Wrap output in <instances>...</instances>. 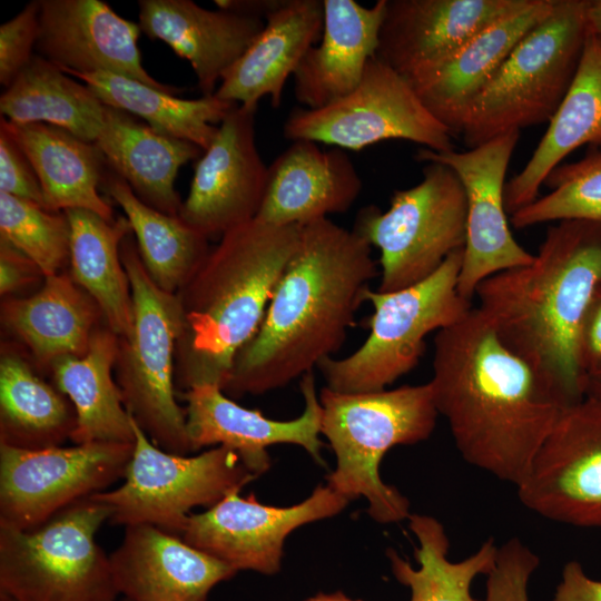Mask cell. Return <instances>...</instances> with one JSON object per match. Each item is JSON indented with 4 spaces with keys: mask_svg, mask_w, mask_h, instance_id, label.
<instances>
[{
    "mask_svg": "<svg viewBox=\"0 0 601 601\" xmlns=\"http://www.w3.org/2000/svg\"><path fill=\"white\" fill-rule=\"evenodd\" d=\"M428 383L461 456L515 486L568 406L474 306L435 334Z\"/></svg>",
    "mask_w": 601,
    "mask_h": 601,
    "instance_id": "6da1fadb",
    "label": "cell"
},
{
    "mask_svg": "<svg viewBox=\"0 0 601 601\" xmlns=\"http://www.w3.org/2000/svg\"><path fill=\"white\" fill-rule=\"evenodd\" d=\"M377 275L372 246L353 229L328 218L302 225L264 319L223 391L231 397L274 391L333 357Z\"/></svg>",
    "mask_w": 601,
    "mask_h": 601,
    "instance_id": "7a4b0ae2",
    "label": "cell"
},
{
    "mask_svg": "<svg viewBox=\"0 0 601 601\" xmlns=\"http://www.w3.org/2000/svg\"><path fill=\"white\" fill-rule=\"evenodd\" d=\"M600 287L601 224L561 220L546 230L530 264L477 286L476 307L570 405L584 397L581 329Z\"/></svg>",
    "mask_w": 601,
    "mask_h": 601,
    "instance_id": "3957f363",
    "label": "cell"
},
{
    "mask_svg": "<svg viewBox=\"0 0 601 601\" xmlns=\"http://www.w3.org/2000/svg\"><path fill=\"white\" fill-rule=\"evenodd\" d=\"M300 226L257 218L227 233L177 293L184 329L176 346L175 385L224 388L240 349L258 331L275 287L294 255Z\"/></svg>",
    "mask_w": 601,
    "mask_h": 601,
    "instance_id": "277c9868",
    "label": "cell"
},
{
    "mask_svg": "<svg viewBox=\"0 0 601 601\" xmlns=\"http://www.w3.org/2000/svg\"><path fill=\"white\" fill-rule=\"evenodd\" d=\"M319 402L321 434L336 457L327 485L348 501L365 497L370 516L378 523L408 519L407 497L383 482L380 464L393 446L416 444L433 433L439 413L430 383L364 393L325 386Z\"/></svg>",
    "mask_w": 601,
    "mask_h": 601,
    "instance_id": "5b68a950",
    "label": "cell"
},
{
    "mask_svg": "<svg viewBox=\"0 0 601 601\" xmlns=\"http://www.w3.org/2000/svg\"><path fill=\"white\" fill-rule=\"evenodd\" d=\"M587 4L554 0L551 13L519 41L463 119L460 138L466 147L551 120L580 65Z\"/></svg>",
    "mask_w": 601,
    "mask_h": 601,
    "instance_id": "8992f818",
    "label": "cell"
},
{
    "mask_svg": "<svg viewBox=\"0 0 601 601\" xmlns=\"http://www.w3.org/2000/svg\"><path fill=\"white\" fill-rule=\"evenodd\" d=\"M120 258L132 296V328L119 337L115 364L126 410L158 447L174 454L191 452L186 410L176 401L175 355L184 329L177 294L159 288L148 275L132 237L120 244Z\"/></svg>",
    "mask_w": 601,
    "mask_h": 601,
    "instance_id": "52a82bcc",
    "label": "cell"
},
{
    "mask_svg": "<svg viewBox=\"0 0 601 601\" xmlns=\"http://www.w3.org/2000/svg\"><path fill=\"white\" fill-rule=\"evenodd\" d=\"M463 248L430 277L394 292H366L373 306L370 334L352 354L319 363L326 387L341 393L386 390L410 373L425 349V337L460 322L473 307L457 290Z\"/></svg>",
    "mask_w": 601,
    "mask_h": 601,
    "instance_id": "ba28073f",
    "label": "cell"
},
{
    "mask_svg": "<svg viewBox=\"0 0 601 601\" xmlns=\"http://www.w3.org/2000/svg\"><path fill=\"white\" fill-rule=\"evenodd\" d=\"M111 514L89 496L30 530L0 525V589L17 601H117L109 555L96 541Z\"/></svg>",
    "mask_w": 601,
    "mask_h": 601,
    "instance_id": "9c48e42d",
    "label": "cell"
},
{
    "mask_svg": "<svg viewBox=\"0 0 601 601\" xmlns=\"http://www.w3.org/2000/svg\"><path fill=\"white\" fill-rule=\"evenodd\" d=\"M353 230L380 250L377 290L394 292L430 277L455 250L464 248L466 197L457 175L426 162L414 187L395 190L390 207L362 208Z\"/></svg>",
    "mask_w": 601,
    "mask_h": 601,
    "instance_id": "30bf717a",
    "label": "cell"
},
{
    "mask_svg": "<svg viewBox=\"0 0 601 601\" xmlns=\"http://www.w3.org/2000/svg\"><path fill=\"white\" fill-rule=\"evenodd\" d=\"M132 425L135 446L125 482L91 495L111 509L114 524H148L181 536L193 508L209 509L257 477L227 446L194 456L174 454L155 445L134 417Z\"/></svg>",
    "mask_w": 601,
    "mask_h": 601,
    "instance_id": "8fae6325",
    "label": "cell"
},
{
    "mask_svg": "<svg viewBox=\"0 0 601 601\" xmlns=\"http://www.w3.org/2000/svg\"><path fill=\"white\" fill-rule=\"evenodd\" d=\"M283 135L292 141L311 140L344 150L391 139L439 152L454 149L449 129L424 107L408 81L376 57L345 97L317 109L290 110Z\"/></svg>",
    "mask_w": 601,
    "mask_h": 601,
    "instance_id": "7c38bea8",
    "label": "cell"
},
{
    "mask_svg": "<svg viewBox=\"0 0 601 601\" xmlns=\"http://www.w3.org/2000/svg\"><path fill=\"white\" fill-rule=\"evenodd\" d=\"M135 443L26 450L0 444V525L33 529L124 477Z\"/></svg>",
    "mask_w": 601,
    "mask_h": 601,
    "instance_id": "4fadbf2b",
    "label": "cell"
},
{
    "mask_svg": "<svg viewBox=\"0 0 601 601\" xmlns=\"http://www.w3.org/2000/svg\"><path fill=\"white\" fill-rule=\"evenodd\" d=\"M518 489L532 512L568 525L601 528V403L565 406Z\"/></svg>",
    "mask_w": 601,
    "mask_h": 601,
    "instance_id": "5bb4252c",
    "label": "cell"
},
{
    "mask_svg": "<svg viewBox=\"0 0 601 601\" xmlns=\"http://www.w3.org/2000/svg\"><path fill=\"white\" fill-rule=\"evenodd\" d=\"M519 137L520 131H510L466 151L420 148L415 154L418 161L450 167L464 187L466 237L457 290L471 302L483 280L534 259L515 240L504 204L505 175Z\"/></svg>",
    "mask_w": 601,
    "mask_h": 601,
    "instance_id": "9a60e30c",
    "label": "cell"
},
{
    "mask_svg": "<svg viewBox=\"0 0 601 601\" xmlns=\"http://www.w3.org/2000/svg\"><path fill=\"white\" fill-rule=\"evenodd\" d=\"M234 490L201 513L190 514L184 541L236 571L263 574L279 571L284 542L295 529L338 514L348 500L328 485L317 486L303 502L277 508L262 504L254 493Z\"/></svg>",
    "mask_w": 601,
    "mask_h": 601,
    "instance_id": "2e32d148",
    "label": "cell"
},
{
    "mask_svg": "<svg viewBox=\"0 0 601 601\" xmlns=\"http://www.w3.org/2000/svg\"><path fill=\"white\" fill-rule=\"evenodd\" d=\"M256 111L257 106L236 105L195 164L178 215L207 238L255 219L262 207L268 166L256 145Z\"/></svg>",
    "mask_w": 601,
    "mask_h": 601,
    "instance_id": "e0dca14e",
    "label": "cell"
},
{
    "mask_svg": "<svg viewBox=\"0 0 601 601\" xmlns=\"http://www.w3.org/2000/svg\"><path fill=\"white\" fill-rule=\"evenodd\" d=\"M37 55L65 72H110L168 93L180 88L156 80L141 63L138 23L101 0H39Z\"/></svg>",
    "mask_w": 601,
    "mask_h": 601,
    "instance_id": "ac0fdd59",
    "label": "cell"
},
{
    "mask_svg": "<svg viewBox=\"0 0 601 601\" xmlns=\"http://www.w3.org/2000/svg\"><path fill=\"white\" fill-rule=\"evenodd\" d=\"M300 391L304 411L289 421L272 420L257 410L246 408L217 385H199L184 392L191 452L209 445L227 446L257 476L268 470L267 447L275 444L299 445L322 464V405L313 371L300 377Z\"/></svg>",
    "mask_w": 601,
    "mask_h": 601,
    "instance_id": "d6986e66",
    "label": "cell"
},
{
    "mask_svg": "<svg viewBox=\"0 0 601 601\" xmlns=\"http://www.w3.org/2000/svg\"><path fill=\"white\" fill-rule=\"evenodd\" d=\"M554 0L528 4L493 22L447 58L403 76L424 107L460 138L463 119L519 41L552 11Z\"/></svg>",
    "mask_w": 601,
    "mask_h": 601,
    "instance_id": "ffe728a7",
    "label": "cell"
},
{
    "mask_svg": "<svg viewBox=\"0 0 601 601\" xmlns=\"http://www.w3.org/2000/svg\"><path fill=\"white\" fill-rule=\"evenodd\" d=\"M529 0H386L375 57L405 76L436 63Z\"/></svg>",
    "mask_w": 601,
    "mask_h": 601,
    "instance_id": "44dd1931",
    "label": "cell"
},
{
    "mask_svg": "<svg viewBox=\"0 0 601 601\" xmlns=\"http://www.w3.org/2000/svg\"><path fill=\"white\" fill-rule=\"evenodd\" d=\"M124 601H206L211 589L236 570L157 526H126L109 555Z\"/></svg>",
    "mask_w": 601,
    "mask_h": 601,
    "instance_id": "7402d4cb",
    "label": "cell"
},
{
    "mask_svg": "<svg viewBox=\"0 0 601 601\" xmlns=\"http://www.w3.org/2000/svg\"><path fill=\"white\" fill-rule=\"evenodd\" d=\"M141 32L167 43L186 59L203 96L217 83L265 28L263 18L231 10H208L191 0H139Z\"/></svg>",
    "mask_w": 601,
    "mask_h": 601,
    "instance_id": "603a6c76",
    "label": "cell"
},
{
    "mask_svg": "<svg viewBox=\"0 0 601 601\" xmlns=\"http://www.w3.org/2000/svg\"><path fill=\"white\" fill-rule=\"evenodd\" d=\"M363 188L344 149L295 140L268 166L257 219L277 226L305 225L347 211Z\"/></svg>",
    "mask_w": 601,
    "mask_h": 601,
    "instance_id": "cb8c5ba5",
    "label": "cell"
},
{
    "mask_svg": "<svg viewBox=\"0 0 601 601\" xmlns=\"http://www.w3.org/2000/svg\"><path fill=\"white\" fill-rule=\"evenodd\" d=\"M386 0L364 7L355 0H323L322 37L294 72V95L308 109L333 104L359 83L376 55Z\"/></svg>",
    "mask_w": 601,
    "mask_h": 601,
    "instance_id": "d4e9b609",
    "label": "cell"
},
{
    "mask_svg": "<svg viewBox=\"0 0 601 601\" xmlns=\"http://www.w3.org/2000/svg\"><path fill=\"white\" fill-rule=\"evenodd\" d=\"M265 21L263 31L223 77L217 98L258 106L269 97L277 108L288 77L322 37L323 0H286Z\"/></svg>",
    "mask_w": 601,
    "mask_h": 601,
    "instance_id": "484cf974",
    "label": "cell"
},
{
    "mask_svg": "<svg viewBox=\"0 0 601 601\" xmlns=\"http://www.w3.org/2000/svg\"><path fill=\"white\" fill-rule=\"evenodd\" d=\"M95 144L141 201L168 215L179 214L183 201L175 189L178 170L198 158L201 148L107 105Z\"/></svg>",
    "mask_w": 601,
    "mask_h": 601,
    "instance_id": "4316f807",
    "label": "cell"
},
{
    "mask_svg": "<svg viewBox=\"0 0 601 601\" xmlns=\"http://www.w3.org/2000/svg\"><path fill=\"white\" fill-rule=\"evenodd\" d=\"M584 145L601 148V45L589 29L568 92L526 165L505 184L506 213L533 203L550 173Z\"/></svg>",
    "mask_w": 601,
    "mask_h": 601,
    "instance_id": "83f0119b",
    "label": "cell"
},
{
    "mask_svg": "<svg viewBox=\"0 0 601 601\" xmlns=\"http://www.w3.org/2000/svg\"><path fill=\"white\" fill-rule=\"evenodd\" d=\"M1 317L39 366L51 368L62 357L88 352L102 314L71 275L58 273L45 277L43 286L32 296L3 302Z\"/></svg>",
    "mask_w": 601,
    "mask_h": 601,
    "instance_id": "f1b7e54d",
    "label": "cell"
},
{
    "mask_svg": "<svg viewBox=\"0 0 601 601\" xmlns=\"http://www.w3.org/2000/svg\"><path fill=\"white\" fill-rule=\"evenodd\" d=\"M0 128L29 158L48 210L87 209L115 220L110 205L99 195L107 161L95 142L47 124H16L1 118Z\"/></svg>",
    "mask_w": 601,
    "mask_h": 601,
    "instance_id": "f546056e",
    "label": "cell"
},
{
    "mask_svg": "<svg viewBox=\"0 0 601 601\" xmlns=\"http://www.w3.org/2000/svg\"><path fill=\"white\" fill-rule=\"evenodd\" d=\"M118 348L119 337L108 327L99 328L85 355L66 356L51 366L56 387L76 411L70 437L75 444L135 443L132 416L111 374Z\"/></svg>",
    "mask_w": 601,
    "mask_h": 601,
    "instance_id": "4dcf8cb0",
    "label": "cell"
},
{
    "mask_svg": "<svg viewBox=\"0 0 601 601\" xmlns=\"http://www.w3.org/2000/svg\"><path fill=\"white\" fill-rule=\"evenodd\" d=\"M70 225L72 279L99 306L107 327L118 337L132 328V296L120 258V244L131 231L126 217L108 221L87 209L63 211Z\"/></svg>",
    "mask_w": 601,
    "mask_h": 601,
    "instance_id": "1f68e13d",
    "label": "cell"
},
{
    "mask_svg": "<svg viewBox=\"0 0 601 601\" xmlns=\"http://www.w3.org/2000/svg\"><path fill=\"white\" fill-rule=\"evenodd\" d=\"M100 188L122 208L150 278L162 290L177 294L208 256L209 238L179 215L161 213L141 201L108 164Z\"/></svg>",
    "mask_w": 601,
    "mask_h": 601,
    "instance_id": "d6a6232c",
    "label": "cell"
},
{
    "mask_svg": "<svg viewBox=\"0 0 601 601\" xmlns=\"http://www.w3.org/2000/svg\"><path fill=\"white\" fill-rule=\"evenodd\" d=\"M105 104L86 83L35 55L0 97L2 118L16 124H47L95 142Z\"/></svg>",
    "mask_w": 601,
    "mask_h": 601,
    "instance_id": "836d02e7",
    "label": "cell"
},
{
    "mask_svg": "<svg viewBox=\"0 0 601 601\" xmlns=\"http://www.w3.org/2000/svg\"><path fill=\"white\" fill-rule=\"evenodd\" d=\"M80 79L107 106L145 120L154 129L206 150L226 115L236 106L213 96L184 99L110 72H66Z\"/></svg>",
    "mask_w": 601,
    "mask_h": 601,
    "instance_id": "e575fe53",
    "label": "cell"
},
{
    "mask_svg": "<svg viewBox=\"0 0 601 601\" xmlns=\"http://www.w3.org/2000/svg\"><path fill=\"white\" fill-rule=\"evenodd\" d=\"M77 423L71 402L19 355L0 363V444L26 450L60 446Z\"/></svg>",
    "mask_w": 601,
    "mask_h": 601,
    "instance_id": "d590c367",
    "label": "cell"
},
{
    "mask_svg": "<svg viewBox=\"0 0 601 601\" xmlns=\"http://www.w3.org/2000/svg\"><path fill=\"white\" fill-rule=\"evenodd\" d=\"M408 525L418 546L414 568L394 550L387 551L395 579L410 588V601H484L474 598L471 585L477 575H486L495 563L497 546L487 539L461 561L447 558L450 540L444 525L426 514H411Z\"/></svg>",
    "mask_w": 601,
    "mask_h": 601,
    "instance_id": "8d00e7d4",
    "label": "cell"
},
{
    "mask_svg": "<svg viewBox=\"0 0 601 601\" xmlns=\"http://www.w3.org/2000/svg\"><path fill=\"white\" fill-rule=\"evenodd\" d=\"M544 185L551 191L513 213V227L573 219L601 224V148L590 147L580 160L559 165Z\"/></svg>",
    "mask_w": 601,
    "mask_h": 601,
    "instance_id": "74e56055",
    "label": "cell"
},
{
    "mask_svg": "<svg viewBox=\"0 0 601 601\" xmlns=\"http://www.w3.org/2000/svg\"><path fill=\"white\" fill-rule=\"evenodd\" d=\"M0 234L41 270L58 274L70 259V225L63 211L0 193Z\"/></svg>",
    "mask_w": 601,
    "mask_h": 601,
    "instance_id": "f35d334b",
    "label": "cell"
},
{
    "mask_svg": "<svg viewBox=\"0 0 601 601\" xmlns=\"http://www.w3.org/2000/svg\"><path fill=\"white\" fill-rule=\"evenodd\" d=\"M539 564L540 558L519 538L502 543L485 575L484 601H530L529 582Z\"/></svg>",
    "mask_w": 601,
    "mask_h": 601,
    "instance_id": "ab89813d",
    "label": "cell"
},
{
    "mask_svg": "<svg viewBox=\"0 0 601 601\" xmlns=\"http://www.w3.org/2000/svg\"><path fill=\"white\" fill-rule=\"evenodd\" d=\"M39 8V0H32L0 27V82L4 88L12 83L35 56Z\"/></svg>",
    "mask_w": 601,
    "mask_h": 601,
    "instance_id": "60d3db41",
    "label": "cell"
},
{
    "mask_svg": "<svg viewBox=\"0 0 601 601\" xmlns=\"http://www.w3.org/2000/svg\"><path fill=\"white\" fill-rule=\"evenodd\" d=\"M0 193L46 208L42 188L29 158L2 128H0Z\"/></svg>",
    "mask_w": 601,
    "mask_h": 601,
    "instance_id": "b9f144b4",
    "label": "cell"
},
{
    "mask_svg": "<svg viewBox=\"0 0 601 601\" xmlns=\"http://www.w3.org/2000/svg\"><path fill=\"white\" fill-rule=\"evenodd\" d=\"M43 276L38 266L11 244L0 238V293L11 294Z\"/></svg>",
    "mask_w": 601,
    "mask_h": 601,
    "instance_id": "7bdbcfd3",
    "label": "cell"
},
{
    "mask_svg": "<svg viewBox=\"0 0 601 601\" xmlns=\"http://www.w3.org/2000/svg\"><path fill=\"white\" fill-rule=\"evenodd\" d=\"M580 357L585 377L601 373V287L594 295L582 325Z\"/></svg>",
    "mask_w": 601,
    "mask_h": 601,
    "instance_id": "ee69618b",
    "label": "cell"
},
{
    "mask_svg": "<svg viewBox=\"0 0 601 601\" xmlns=\"http://www.w3.org/2000/svg\"><path fill=\"white\" fill-rule=\"evenodd\" d=\"M551 601H601V581L590 578L580 562L569 561Z\"/></svg>",
    "mask_w": 601,
    "mask_h": 601,
    "instance_id": "f6af8a7d",
    "label": "cell"
},
{
    "mask_svg": "<svg viewBox=\"0 0 601 601\" xmlns=\"http://www.w3.org/2000/svg\"><path fill=\"white\" fill-rule=\"evenodd\" d=\"M286 0H216L218 9L231 10L263 18L264 20Z\"/></svg>",
    "mask_w": 601,
    "mask_h": 601,
    "instance_id": "bcb514c9",
    "label": "cell"
},
{
    "mask_svg": "<svg viewBox=\"0 0 601 601\" xmlns=\"http://www.w3.org/2000/svg\"><path fill=\"white\" fill-rule=\"evenodd\" d=\"M587 23L589 31L601 45V0H588Z\"/></svg>",
    "mask_w": 601,
    "mask_h": 601,
    "instance_id": "7dc6e473",
    "label": "cell"
},
{
    "mask_svg": "<svg viewBox=\"0 0 601 601\" xmlns=\"http://www.w3.org/2000/svg\"><path fill=\"white\" fill-rule=\"evenodd\" d=\"M584 396L591 397L601 403V373L587 377Z\"/></svg>",
    "mask_w": 601,
    "mask_h": 601,
    "instance_id": "c3c4849f",
    "label": "cell"
},
{
    "mask_svg": "<svg viewBox=\"0 0 601 601\" xmlns=\"http://www.w3.org/2000/svg\"><path fill=\"white\" fill-rule=\"evenodd\" d=\"M306 601H362V600H354L346 597L342 592H335V593H318L314 597L306 599Z\"/></svg>",
    "mask_w": 601,
    "mask_h": 601,
    "instance_id": "681fc988",
    "label": "cell"
},
{
    "mask_svg": "<svg viewBox=\"0 0 601 601\" xmlns=\"http://www.w3.org/2000/svg\"><path fill=\"white\" fill-rule=\"evenodd\" d=\"M0 601H17L12 595L0 589Z\"/></svg>",
    "mask_w": 601,
    "mask_h": 601,
    "instance_id": "f907efd6",
    "label": "cell"
},
{
    "mask_svg": "<svg viewBox=\"0 0 601 601\" xmlns=\"http://www.w3.org/2000/svg\"><path fill=\"white\" fill-rule=\"evenodd\" d=\"M121 601H124V600H121Z\"/></svg>",
    "mask_w": 601,
    "mask_h": 601,
    "instance_id": "816d5d0a",
    "label": "cell"
}]
</instances>
